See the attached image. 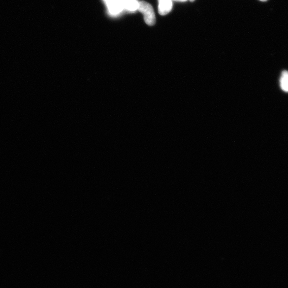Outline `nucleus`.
<instances>
[{
	"instance_id": "obj_1",
	"label": "nucleus",
	"mask_w": 288,
	"mask_h": 288,
	"mask_svg": "<svg viewBox=\"0 0 288 288\" xmlns=\"http://www.w3.org/2000/svg\"><path fill=\"white\" fill-rule=\"evenodd\" d=\"M139 3L137 10L143 15L146 24L149 26L155 25L156 23V17L152 6L148 2L144 1H140Z\"/></svg>"
},
{
	"instance_id": "obj_2",
	"label": "nucleus",
	"mask_w": 288,
	"mask_h": 288,
	"mask_svg": "<svg viewBox=\"0 0 288 288\" xmlns=\"http://www.w3.org/2000/svg\"><path fill=\"white\" fill-rule=\"evenodd\" d=\"M131 0H104L110 14L114 16L119 15L126 10V6Z\"/></svg>"
},
{
	"instance_id": "obj_3",
	"label": "nucleus",
	"mask_w": 288,
	"mask_h": 288,
	"mask_svg": "<svg viewBox=\"0 0 288 288\" xmlns=\"http://www.w3.org/2000/svg\"><path fill=\"white\" fill-rule=\"evenodd\" d=\"M172 8V0H159L158 10L160 15H167Z\"/></svg>"
},
{
	"instance_id": "obj_4",
	"label": "nucleus",
	"mask_w": 288,
	"mask_h": 288,
	"mask_svg": "<svg viewBox=\"0 0 288 288\" xmlns=\"http://www.w3.org/2000/svg\"><path fill=\"white\" fill-rule=\"evenodd\" d=\"M281 89L285 92H288V72L285 70L282 74L280 80Z\"/></svg>"
},
{
	"instance_id": "obj_5",
	"label": "nucleus",
	"mask_w": 288,
	"mask_h": 288,
	"mask_svg": "<svg viewBox=\"0 0 288 288\" xmlns=\"http://www.w3.org/2000/svg\"><path fill=\"white\" fill-rule=\"evenodd\" d=\"M176 1H187V0H176Z\"/></svg>"
},
{
	"instance_id": "obj_6",
	"label": "nucleus",
	"mask_w": 288,
	"mask_h": 288,
	"mask_svg": "<svg viewBox=\"0 0 288 288\" xmlns=\"http://www.w3.org/2000/svg\"><path fill=\"white\" fill-rule=\"evenodd\" d=\"M259 1H262V2H265V1H267V0H259Z\"/></svg>"
},
{
	"instance_id": "obj_7",
	"label": "nucleus",
	"mask_w": 288,
	"mask_h": 288,
	"mask_svg": "<svg viewBox=\"0 0 288 288\" xmlns=\"http://www.w3.org/2000/svg\"><path fill=\"white\" fill-rule=\"evenodd\" d=\"M190 1H191V2H193V1H195V0H190Z\"/></svg>"
}]
</instances>
